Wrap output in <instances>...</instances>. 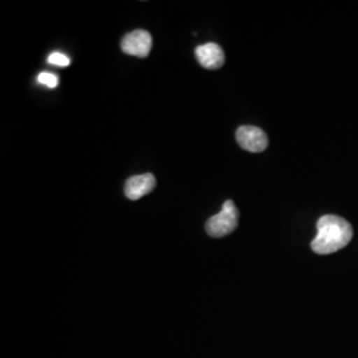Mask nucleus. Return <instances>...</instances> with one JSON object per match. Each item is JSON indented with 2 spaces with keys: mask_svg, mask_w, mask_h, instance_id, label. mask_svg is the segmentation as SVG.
<instances>
[{
  "mask_svg": "<svg viewBox=\"0 0 358 358\" xmlns=\"http://www.w3.org/2000/svg\"><path fill=\"white\" fill-rule=\"evenodd\" d=\"M353 229L344 217L336 215L321 217L317 222V235L312 241V250L319 255H329L350 243Z\"/></svg>",
  "mask_w": 358,
  "mask_h": 358,
  "instance_id": "nucleus-1",
  "label": "nucleus"
},
{
  "mask_svg": "<svg viewBox=\"0 0 358 358\" xmlns=\"http://www.w3.org/2000/svg\"><path fill=\"white\" fill-rule=\"evenodd\" d=\"M239 211L232 201H226L222 211L210 217L206 223V231L213 238H223L238 227Z\"/></svg>",
  "mask_w": 358,
  "mask_h": 358,
  "instance_id": "nucleus-2",
  "label": "nucleus"
},
{
  "mask_svg": "<svg viewBox=\"0 0 358 358\" xmlns=\"http://www.w3.org/2000/svg\"><path fill=\"white\" fill-rule=\"evenodd\" d=\"M153 40L152 35L148 31L136 29L125 35L121 41V50L130 56H136L140 59H145L152 50Z\"/></svg>",
  "mask_w": 358,
  "mask_h": 358,
  "instance_id": "nucleus-3",
  "label": "nucleus"
},
{
  "mask_svg": "<svg viewBox=\"0 0 358 358\" xmlns=\"http://www.w3.org/2000/svg\"><path fill=\"white\" fill-rule=\"evenodd\" d=\"M236 141L244 150L262 153L268 146V137L260 128L244 125L236 130Z\"/></svg>",
  "mask_w": 358,
  "mask_h": 358,
  "instance_id": "nucleus-4",
  "label": "nucleus"
},
{
  "mask_svg": "<svg viewBox=\"0 0 358 358\" xmlns=\"http://www.w3.org/2000/svg\"><path fill=\"white\" fill-rule=\"evenodd\" d=\"M155 185H157V180L150 173L134 176L129 178L125 183V195L130 201H137L153 192Z\"/></svg>",
  "mask_w": 358,
  "mask_h": 358,
  "instance_id": "nucleus-5",
  "label": "nucleus"
},
{
  "mask_svg": "<svg viewBox=\"0 0 358 358\" xmlns=\"http://www.w3.org/2000/svg\"><path fill=\"white\" fill-rule=\"evenodd\" d=\"M195 56L206 69H219L224 64V52L215 43H207L196 47Z\"/></svg>",
  "mask_w": 358,
  "mask_h": 358,
  "instance_id": "nucleus-6",
  "label": "nucleus"
},
{
  "mask_svg": "<svg viewBox=\"0 0 358 358\" xmlns=\"http://www.w3.org/2000/svg\"><path fill=\"white\" fill-rule=\"evenodd\" d=\"M38 81L40 84L55 90L59 85V77L53 75L51 72H41L38 76Z\"/></svg>",
  "mask_w": 358,
  "mask_h": 358,
  "instance_id": "nucleus-7",
  "label": "nucleus"
},
{
  "mask_svg": "<svg viewBox=\"0 0 358 358\" xmlns=\"http://www.w3.org/2000/svg\"><path fill=\"white\" fill-rule=\"evenodd\" d=\"M48 63L56 66H68L71 64V59L60 52H53L48 56Z\"/></svg>",
  "mask_w": 358,
  "mask_h": 358,
  "instance_id": "nucleus-8",
  "label": "nucleus"
}]
</instances>
